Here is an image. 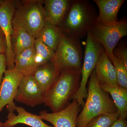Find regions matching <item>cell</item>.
Segmentation results:
<instances>
[{
	"mask_svg": "<svg viewBox=\"0 0 127 127\" xmlns=\"http://www.w3.org/2000/svg\"><path fill=\"white\" fill-rule=\"evenodd\" d=\"M35 47L30 48L15 57L14 68L23 76L32 75L37 67L34 62Z\"/></svg>",
	"mask_w": 127,
	"mask_h": 127,
	"instance_id": "18",
	"label": "cell"
},
{
	"mask_svg": "<svg viewBox=\"0 0 127 127\" xmlns=\"http://www.w3.org/2000/svg\"><path fill=\"white\" fill-rule=\"evenodd\" d=\"M90 31L94 41L102 46L111 61L114 49L121 39L127 36V21L122 19L107 25L96 23Z\"/></svg>",
	"mask_w": 127,
	"mask_h": 127,
	"instance_id": "7",
	"label": "cell"
},
{
	"mask_svg": "<svg viewBox=\"0 0 127 127\" xmlns=\"http://www.w3.org/2000/svg\"><path fill=\"white\" fill-rule=\"evenodd\" d=\"M4 0H0V6L2 4V3L4 2Z\"/></svg>",
	"mask_w": 127,
	"mask_h": 127,
	"instance_id": "29",
	"label": "cell"
},
{
	"mask_svg": "<svg viewBox=\"0 0 127 127\" xmlns=\"http://www.w3.org/2000/svg\"><path fill=\"white\" fill-rule=\"evenodd\" d=\"M100 86L111 95L120 118L127 116V89L111 83L99 84Z\"/></svg>",
	"mask_w": 127,
	"mask_h": 127,
	"instance_id": "16",
	"label": "cell"
},
{
	"mask_svg": "<svg viewBox=\"0 0 127 127\" xmlns=\"http://www.w3.org/2000/svg\"><path fill=\"white\" fill-rule=\"evenodd\" d=\"M86 41L84 62L81 70V79L80 86L77 92L71 98L75 100L81 107L85 104L84 99L87 97V83L92 72L95 69L101 53L104 49L100 43L94 41L91 31L88 32Z\"/></svg>",
	"mask_w": 127,
	"mask_h": 127,
	"instance_id": "6",
	"label": "cell"
},
{
	"mask_svg": "<svg viewBox=\"0 0 127 127\" xmlns=\"http://www.w3.org/2000/svg\"><path fill=\"white\" fill-rule=\"evenodd\" d=\"M6 59L4 54H0V84L1 83L3 75L6 70Z\"/></svg>",
	"mask_w": 127,
	"mask_h": 127,
	"instance_id": "25",
	"label": "cell"
},
{
	"mask_svg": "<svg viewBox=\"0 0 127 127\" xmlns=\"http://www.w3.org/2000/svg\"><path fill=\"white\" fill-rule=\"evenodd\" d=\"M96 10L89 0H73L58 27L66 36L79 39L84 37L96 24Z\"/></svg>",
	"mask_w": 127,
	"mask_h": 127,
	"instance_id": "1",
	"label": "cell"
},
{
	"mask_svg": "<svg viewBox=\"0 0 127 127\" xmlns=\"http://www.w3.org/2000/svg\"><path fill=\"white\" fill-rule=\"evenodd\" d=\"M90 77L86 101L78 116L77 127H86L93 119L101 114L117 112L109 94L100 86L95 69Z\"/></svg>",
	"mask_w": 127,
	"mask_h": 127,
	"instance_id": "3",
	"label": "cell"
},
{
	"mask_svg": "<svg viewBox=\"0 0 127 127\" xmlns=\"http://www.w3.org/2000/svg\"><path fill=\"white\" fill-rule=\"evenodd\" d=\"M81 107L77 101L74 100L59 112L49 113L44 110L40 112L39 116L54 127H77V120Z\"/></svg>",
	"mask_w": 127,
	"mask_h": 127,
	"instance_id": "11",
	"label": "cell"
},
{
	"mask_svg": "<svg viewBox=\"0 0 127 127\" xmlns=\"http://www.w3.org/2000/svg\"><path fill=\"white\" fill-rule=\"evenodd\" d=\"M4 75L0 84V113L6 105L9 112H14V101L23 75L14 68L6 70Z\"/></svg>",
	"mask_w": 127,
	"mask_h": 127,
	"instance_id": "8",
	"label": "cell"
},
{
	"mask_svg": "<svg viewBox=\"0 0 127 127\" xmlns=\"http://www.w3.org/2000/svg\"><path fill=\"white\" fill-rule=\"evenodd\" d=\"M119 117L118 112L101 114L93 119L86 127H111Z\"/></svg>",
	"mask_w": 127,
	"mask_h": 127,
	"instance_id": "22",
	"label": "cell"
},
{
	"mask_svg": "<svg viewBox=\"0 0 127 127\" xmlns=\"http://www.w3.org/2000/svg\"><path fill=\"white\" fill-rule=\"evenodd\" d=\"M99 9L96 23L109 25L119 21L118 15L125 0H94Z\"/></svg>",
	"mask_w": 127,
	"mask_h": 127,
	"instance_id": "13",
	"label": "cell"
},
{
	"mask_svg": "<svg viewBox=\"0 0 127 127\" xmlns=\"http://www.w3.org/2000/svg\"><path fill=\"white\" fill-rule=\"evenodd\" d=\"M113 56L120 59L127 68V47L126 41H122L113 50Z\"/></svg>",
	"mask_w": 127,
	"mask_h": 127,
	"instance_id": "24",
	"label": "cell"
},
{
	"mask_svg": "<svg viewBox=\"0 0 127 127\" xmlns=\"http://www.w3.org/2000/svg\"><path fill=\"white\" fill-rule=\"evenodd\" d=\"M34 62L37 68L51 62L55 55V51L46 45L40 38L35 39Z\"/></svg>",
	"mask_w": 127,
	"mask_h": 127,
	"instance_id": "21",
	"label": "cell"
},
{
	"mask_svg": "<svg viewBox=\"0 0 127 127\" xmlns=\"http://www.w3.org/2000/svg\"><path fill=\"white\" fill-rule=\"evenodd\" d=\"M0 127H2V123L0 122Z\"/></svg>",
	"mask_w": 127,
	"mask_h": 127,
	"instance_id": "30",
	"label": "cell"
},
{
	"mask_svg": "<svg viewBox=\"0 0 127 127\" xmlns=\"http://www.w3.org/2000/svg\"><path fill=\"white\" fill-rule=\"evenodd\" d=\"M95 70L99 84L108 83L119 86L116 68L104 49L100 54Z\"/></svg>",
	"mask_w": 127,
	"mask_h": 127,
	"instance_id": "15",
	"label": "cell"
},
{
	"mask_svg": "<svg viewBox=\"0 0 127 127\" xmlns=\"http://www.w3.org/2000/svg\"><path fill=\"white\" fill-rule=\"evenodd\" d=\"M82 56L79 39L66 36L62 32L59 44L51 62L59 74L66 69L81 71Z\"/></svg>",
	"mask_w": 127,
	"mask_h": 127,
	"instance_id": "4",
	"label": "cell"
},
{
	"mask_svg": "<svg viewBox=\"0 0 127 127\" xmlns=\"http://www.w3.org/2000/svg\"><path fill=\"white\" fill-rule=\"evenodd\" d=\"M111 127H127V122L125 118H119L116 120Z\"/></svg>",
	"mask_w": 127,
	"mask_h": 127,
	"instance_id": "26",
	"label": "cell"
},
{
	"mask_svg": "<svg viewBox=\"0 0 127 127\" xmlns=\"http://www.w3.org/2000/svg\"><path fill=\"white\" fill-rule=\"evenodd\" d=\"M61 34V31L58 26L52 25L46 21L38 37L46 45L55 51L59 44Z\"/></svg>",
	"mask_w": 127,
	"mask_h": 127,
	"instance_id": "20",
	"label": "cell"
},
{
	"mask_svg": "<svg viewBox=\"0 0 127 127\" xmlns=\"http://www.w3.org/2000/svg\"><path fill=\"white\" fill-rule=\"evenodd\" d=\"M111 61L115 67L119 85L127 89V68L123 62L113 56Z\"/></svg>",
	"mask_w": 127,
	"mask_h": 127,
	"instance_id": "23",
	"label": "cell"
},
{
	"mask_svg": "<svg viewBox=\"0 0 127 127\" xmlns=\"http://www.w3.org/2000/svg\"><path fill=\"white\" fill-rule=\"evenodd\" d=\"M13 29L12 46L15 57L25 50L34 47L36 39L23 28H15Z\"/></svg>",
	"mask_w": 127,
	"mask_h": 127,
	"instance_id": "19",
	"label": "cell"
},
{
	"mask_svg": "<svg viewBox=\"0 0 127 127\" xmlns=\"http://www.w3.org/2000/svg\"><path fill=\"white\" fill-rule=\"evenodd\" d=\"M73 0H47L44 8L46 21L58 26L65 17Z\"/></svg>",
	"mask_w": 127,
	"mask_h": 127,
	"instance_id": "14",
	"label": "cell"
},
{
	"mask_svg": "<svg viewBox=\"0 0 127 127\" xmlns=\"http://www.w3.org/2000/svg\"><path fill=\"white\" fill-rule=\"evenodd\" d=\"M15 110L17 112V115L9 112L7 120L2 123V127H14L20 124L31 127H54L45 123L40 116L30 113L22 107L16 106Z\"/></svg>",
	"mask_w": 127,
	"mask_h": 127,
	"instance_id": "12",
	"label": "cell"
},
{
	"mask_svg": "<svg viewBox=\"0 0 127 127\" xmlns=\"http://www.w3.org/2000/svg\"><path fill=\"white\" fill-rule=\"evenodd\" d=\"M59 74L50 62L38 67L32 76L44 93L55 82Z\"/></svg>",
	"mask_w": 127,
	"mask_h": 127,
	"instance_id": "17",
	"label": "cell"
},
{
	"mask_svg": "<svg viewBox=\"0 0 127 127\" xmlns=\"http://www.w3.org/2000/svg\"><path fill=\"white\" fill-rule=\"evenodd\" d=\"M6 43L4 36H0V54H4L6 51Z\"/></svg>",
	"mask_w": 127,
	"mask_h": 127,
	"instance_id": "27",
	"label": "cell"
},
{
	"mask_svg": "<svg viewBox=\"0 0 127 127\" xmlns=\"http://www.w3.org/2000/svg\"><path fill=\"white\" fill-rule=\"evenodd\" d=\"M81 71L75 69L63 70L50 88L44 93L43 103L53 113L62 110L80 86Z\"/></svg>",
	"mask_w": 127,
	"mask_h": 127,
	"instance_id": "2",
	"label": "cell"
},
{
	"mask_svg": "<svg viewBox=\"0 0 127 127\" xmlns=\"http://www.w3.org/2000/svg\"><path fill=\"white\" fill-rule=\"evenodd\" d=\"M15 13L14 2L10 0H4L0 6V27L2 30L6 43L5 56L8 69L14 68L15 57L12 46V37L13 29L12 21Z\"/></svg>",
	"mask_w": 127,
	"mask_h": 127,
	"instance_id": "9",
	"label": "cell"
},
{
	"mask_svg": "<svg viewBox=\"0 0 127 127\" xmlns=\"http://www.w3.org/2000/svg\"><path fill=\"white\" fill-rule=\"evenodd\" d=\"M0 36H4L3 32H2V30L0 27Z\"/></svg>",
	"mask_w": 127,
	"mask_h": 127,
	"instance_id": "28",
	"label": "cell"
},
{
	"mask_svg": "<svg viewBox=\"0 0 127 127\" xmlns=\"http://www.w3.org/2000/svg\"><path fill=\"white\" fill-rule=\"evenodd\" d=\"M44 93L32 75L23 76L17 89L15 100L31 107L43 103Z\"/></svg>",
	"mask_w": 127,
	"mask_h": 127,
	"instance_id": "10",
	"label": "cell"
},
{
	"mask_svg": "<svg viewBox=\"0 0 127 127\" xmlns=\"http://www.w3.org/2000/svg\"><path fill=\"white\" fill-rule=\"evenodd\" d=\"M46 22L44 8L39 1H28L15 12L12 19L13 28H21L35 39L39 37Z\"/></svg>",
	"mask_w": 127,
	"mask_h": 127,
	"instance_id": "5",
	"label": "cell"
}]
</instances>
